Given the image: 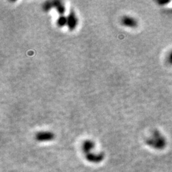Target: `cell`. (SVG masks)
Returning <instances> with one entry per match:
<instances>
[{"label":"cell","mask_w":172,"mask_h":172,"mask_svg":"<svg viewBox=\"0 0 172 172\" xmlns=\"http://www.w3.org/2000/svg\"><path fill=\"white\" fill-rule=\"evenodd\" d=\"M146 143L149 146L154 148L155 149L161 150L165 147L166 145V140L159 131L154 130L152 135L147 140Z\"/></svg>","instance_id":"6da1fadb"},{"label":"cell","mask_w":172,"mask_h":172,"mask_svg":"<svg viewBox=\"0 0 172 172\" xmlns=\"http://www.w3.org/2000/svg\"><path fill=\"white\" fill-rule=\"evenodd\" d=\"M67 17V27L69 30L73 31L78 25V18L73 10H70Z\"/></svg>","instance_id":"7a4b0ae2"},{"label":"cell","mask_w":172,"mask_h":172,"mask_svg":"<svg viewBox=\"0 0 172 172\" xmlns=\"http://www.w3.org/2000/svg\"><path fill=\"white\" fill-rule=\"evenodd\" d=\"M120 22L124 26L129 28H135L138 24V21L135 17L130 15H124L121 18Z\"/></svg>","instance_id":"3957f363"},{"label":"cell","mask_w":172,"mask_h":172,"mask_svg":"<svg viewBox=\"0 0 172 172\" xmlns=\"http://www.w3.org/2000/svg\"><path fill=\"white\" fill-rule=\"evenodd\" d=\"M36 138L38 141L51 140L54 138V135L52 133L49 132V131H42V132H38L36 134Z\"/></svg>","instance_id":"277c9868"},{"label":"cell","mask_w":172,"mask_h":172,"mask_svg":"<svg viewBox=\"0 0 172 172\" xmlns=\"http://www.w3.org/2000/svg\"><path fill=\"white\" fill-rule=\"evenodd\" d=\"M53 7L60 15H63V13L65 12V7L64 6L63 3L59 0L53 1Z\"/></svg>","instance_id":"5b68a950"},{"label":"cell","mask_w":172,"mask_h":172,"mask_svg":"<svg viewBox=\"0 0 172 172\" xmlns=\"http://www.w3.org/2000/svg\"><path fill=\"white\" fill-rule=\"evenodd\" d=\"M56 24L60 28H63L64 26H67V17L64 15H60L56 21Z\"/></svg>","instance_id":"8992f818"},{"label":"cell","mask_w":172,"mask_h":172,"mask_svg":"<svg viewBox=\"0 0 172 172\" xmlns=\"http://www.w3.org/2000/svg\"><path fill=\"white\" fill-rule=\"evenodd\" d=\"M54 8L53 7V1H47L44 3L42 5V9L44 11L48 12Z\"/></svg>","instance_id":"52a82bcc"},{"label":"cell","mask_w":172,"mask_h":172,"mask_svg":"<svg viewBox=\"0 0 172 172\" xmlns=\"http://www.w3.org/2000/svg\"><path fill=\"white\" fill-rule=\"evenodd\" d=\"M166 62L169 65L172 66V49L168 52L167 56H166Z\"/></svg>","instance_id":"ba28073f"}]
</instances>
